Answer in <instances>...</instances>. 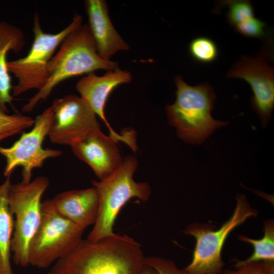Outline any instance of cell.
I'll use <instances>...</instances> for the list:
<instances>
[{"instance_id":"cell-1","label":"cell","mask_w":274,"mask_h":274,"mask_svg":"<svg viewBox=\"0 0 274 274\" xmlns=\"http://www.w3.org/2000/svg\"><path fill=\"white\" fill-rule=\"evenodd\" d=\"M145 259L136 241L114 233L97 241L82 239L47 274H140Z\"/></svg>"},{"instance_id":"cell-2","label":"cell","mask_w":274,"mask_h":274,"mask_svg":"<svg viewBox=\"0 0 274 274\" xmlns=\"http://www.w3.org/2000/svg\"><path fill=\"white\" fill-rule=\"evenodd\" d=\"M118 67L117 62L104 60L98 55L88 25H82L62 41L49 62L47 83L22 107V110L31 112L39 101L48 97L57 85L71 77Z\"/></svg>"},{"instance_id":"cell-3","label":"cell","mask_w":274,"mask_h":274,"mask_svg":"<svg viewBox=\"0 0 274 274\" xmlns=\"http://www.w3.org/2000/svg\"><path fill=\"white\" fill-rule=\"evenodd\" d=\"M176 99L165 107L169 124L185 142L200 144L217 128L228 122L215 120L211 115L216 95L212 87L203 83L195 86L187 84L181 76H176Z\"/></svg>"},{"instance_id":"cell-4","label":"cell","mask_w":274,"mask_h":274,"mask_svg":"<svg viewBox=\"0 0 274 274\" xmlns=\"http://www.w3.org/2000/svg\"><path fill=\"white\" fill-rule=\"evenodd\" d=\"M138 167L136 157L129 155L123 159L119 167L106 179L92 181L99 196L96 220L86 239L97 241L114 233V225L122 208L133 198L146 202L151 187L146 182H137L133 175Z\"/></svg>"},{"instance_id":"cell-5","label":"cell","mask_w":274,"mask_h":274,"mask_svg":"<svg viewBox=\"0 0 274 274\" xmlns=\"http://www.w3.org/2000/svg\"><path fill=\"white\" fill-rule=\"evenodd\" d=\"M82 18L76 15L72 21L64 29L56 33L45 32L42 29L39 16L34 17L33 32L34 40L31 47L24 57L8 61L9 73L17 79L13 86V96L20 95L30 90H41L49 78V64L57 47L71 32L82 26Z\"/></svg>"},{"instance_id":"cell-6","label":"cell","mask_w":274,"mask_h":274,"mask_svg":"<svg viewBox=\"0 0 274 274\" xmlns=\"http://www.w3.org/2000/svg\"><path fill=\"white\" fill-rule=\"evenodd\" d=\"M236 206L229 219L218 229L210 224L192 223L184 232L195 238L191 262L183 269L187 274H221L224 263L221 253L225 242L232 231L248 218L255 217L253 208L244 194L236 197Z\"/></svg>"},{"instance_id":"cell-7","label":"cell","mask_w":274,"mask_h":274,"mask_svg":"<svg viewBox=\"0 0 274 274\" xmlns=\"http://www.w3.org/2000/svg\"><path fill=\"white\" fill-rule=\"evenodd\" d=\"M49 185L48 179L41 176L28 183L21 181L10 186L8 201L15 219L11 250L17 265H29V247L41 221V198Z\"/></svg>"},{"instance_id":"cell-8","label":"cell","mask_w":274,"mask_h":274,"mask_svg":"<svg viewBox=\"0 0 274 274\" xmlns=\"http://www.w3.org/2000/svg\"><path fill=\"white\" fill-rule=\"evenodd\" d=\"M40 226L29 247V265L45 268L74 249L82 239L84 230L61 216L52 199L41 203Z\"/></svg>"},{"instance_id":"cell-9","label":"cell","mask_w":274,"mask_h":274,"mask_svg":"<svg viewBox=\"0 0 274 274\" xmlns=\"http://www.w3.org/2000/svg\"><path fill=\"white\" fill-rule=\"evenodd\" d=\"M53 119L54 111L51 106L34 120L33 128L28 132L23 133L13 145L9 148L0 146V154L6 160L4 172L6 177H10L16 167L21 166V181L28 183L31 181L33 169L42 167L46 159L62 155V152L59 150L43 147Z\"/></svg>"},{"instance_id":"cell-10","label":"cell","mask_w":274,"mask_h":274,"mask_svg":"<svg viewBox=\"0 0 274 274\" xmlns=\"http://www.w3.org/2000/svg\"><path fill=\"white\" fill-rule=\"evenodd\" d=\"M51 106L54 119L48 136L52 143L71 146L101 131L97 115L80 96L67 95L56 98Z\"/></svg>"},{"instance_id":"cell-11","label":"cell","mask_w":274,"mask_h":274,"mask_svg":"<svg viewBox=\"0 0 274 274\" xmlns=\"http://www.w3.org/2000/svg\"><path fill=\"white\" fill-rule=\"evenodd\" d=\"M263 50L256 57L243 56L227 73V78L246 81L253 92L251 106L263 127L270 119L274 107V72Z\"/></svg>"},{"instance_id":"cell-12","label":"cell","mask_w":274,"mask_h":274,"mask_svg":"<svg viewBox=\"0 0 274 274\" xmlns=\"http://www.w3.org/2000/svg\"><path fill=\"white\" fill-rule=\"evenodd\" d=\"M131 80L129 72L118 67L108 71L101 76H98L94 73L83 76L77 83L76 89L80 97L105 123L109 131V136L117 142L121 141L125 143L135 152L138 147L135 132L132 130H125L121 134L117 132L110 126L105 113L106 101L113 90L119 85L129 83Z\"/></svg>"},{"instance_id":"cell-13","label":"cell","mask_w":274,"mask_h":274,"mask_svg":"<svg viewBox=\"0 0 274 274\" xmlns=\"http://www.w3.org/2000/svg\"><path fill=\"white\" fill-rule=\"evenodd\" d=\"M117 142L102 131L90 134L71 146L75 155L87 163L99 180L108 177L123 159Z\"/></svg>"},{"instance_id":"cell-14","label":"cell","mask_w":274,"mask_h":274,"mask_svg":"<svg viewBox=\"0 0 274 274\" xmlns=\"http://www.w3.org/2000/svg\"><path fill=\"white\" fill-rule=\"evenodd\" d=\"M85 5L88 17V25L98 55L104 60H110L117 52L128 50L129 46L111 21L106 1L87 0Z\"/></svg>"},{"instance_id":"cell-15","label":"cell","mask_w":274,"mask_h":274,"mask_svg":"<svg viewBox=\"0 0 274 274\" xmlns=\"http://www.w3.org/2000/svg\"><path fill=\"white\" fill-rule=\"evenodd\" d=\"M51 199L59 214L83 230L94 224L99 209L98 194L94 187L66 191Z\"/></svg>"},{"instance_id":"cell-16","label":"cell","mask_w":274,"mask_h":274,"mask_svg":"<svg viewBox=\"0 0 274 274\" xmlns=\"http://www.w3.org/2000/svg\"><path fill=\"white\" fill-rule=\"evenodd\" d=\"M25 44L24 35L19 27L5 21H0V111L8 113L7 105L11 104V78L8 70L7 56L12 51L18 53Z\"/></svg>"},{"instance_id":"cell-17","label":"cell","mask_w":274,"mask_h":274,"mask_svg":"<svg viewBox=\"0 0 274 274\" xmlns=\"http://www.w3.org/2000/svg\"><path fill=\"white\" fill-rule=\"evenodd\" d=\"M11 184L9 177L0 185V274H13L10 258L14 220L8 201Z\"/></svg>"},{"instance_id":"cell-18","label":"cell","mask_w":274,"mask_h":274,"mask_svg":"<svg viewBox=\"0 0 274 274\" xmlns=\"http://www.w3.org/2000/svg\"><path fill=\"white\" fill-rule=\"evenodd\" d=\"M264 234L259 239L239 235V240L252 245L253 254L247 259L243 260H234V267L236 268L244 264L258 262L274 261V222L267 219L264 222Z\"/></svg>"},{"instance_id":"cell-19","label":"cell","mask_w":274,"mask_h":274,"mask_svg":"<svg viewBox=\"0 0 274 274\" xmlns=\"http://www.w3.org/2000/svg\"><path fill=\"white\" fill-rule=\"evenodd\" d=\"M189 51L193 59L201 63L212 62L218 55L214 42L204 37L194 39L189 44Z\"/></svg>"},{"instance_id":"cell-20","label":"cell","mask_w":274,"mask_h":274,"mask_svg":"<svg viewBox=\"0 0 274 274\" xmlns=\"http://www.w3.org/2000/svg\"><path fill=\"white\" fill-rule=\"evenodd\" d=\"M222 4L228 8L227 18L233 27L245 20L254 17V8L250 1L230 0L224 1Z\"/></svg>"},{"instance_id":"cell-21","label":"cell","mask_w":274,"mask_h":274,"mask_svg":"<svg viewBox=\"0 0 274 274\" xmlns=\"http://www.w3.org/2000/svg\"><path fill=\"white\" fill-rule=\"evenodd\" d=\"M34 120L30 117L20 114L9 115L0 111V133L19 131L33 125Z\"/></svg>"},{"instance_id":"cell-22","label":"cell","mask_w":274,"mask_h":274,"mask_svg":"<svg viewBox=\"0 0 274 274\" xmlns=\"http://www.w3.org/2000/svg\"><path fill=\"white\" fill-rule=\"evenodd\" d=\"M233 27L240 34L249 38L264 39L267 35L266 24L255 17L245 20Z\"/></svg>"},{"instance_id":"cell-23","label":"cell","mask_w":274,"mask_h":274,"mask_svg":"<svg viewBox=\"0 0 274 274\" xmlns=\"http://www.w3.org/2000/svg\"><path fill=\"white\" fill-rule=\"evenodd\" d=\"M145 263L153 268L157 274H187L172 260L158 256L145 257Z\"/></svg>"},{"instance_id":"cell-24","label":"cell","mask_w":274,"mask_h":274,"mask_svg":"<svg viewBox=\"0 0 274 274\" xmlns=\"http://www.w3.org/2000/svg\"><path fill=\"white\" fill-rule=\"evenodd\" d=\"M223 274H266L261 262L244 264L235 269H226Z\"/></svg>"},{"instance_id":"cell-25","label":"cell","mask_w":274,"mask_h":274,"mask_svg":"<svg viewBox=\"0 0 274 274\" xmlns=\"http://www.w3.org/2000/svg\"><path fill=\"white\" fill-rule=\"evenodd\" d=\"M140 274H157V273L153 268L145 263Z\"/></svg>"},{"instance_id":"cell-26","label":"cell","mask_w":274,"mask_h":274,"mask_svg":"<svg viewBox=\"0 0 274 274\" xmlns=\"http://www.w3.org/2000/svg\"><path fill=\"white\" fill-rule=\"evenodd\" d=\"M20 132V131H19L15 130V131H12L5 132L3 133H0V142L6 138L17 134Z\"/></svg>"}]
</instances>
